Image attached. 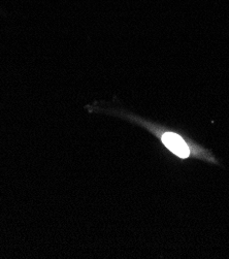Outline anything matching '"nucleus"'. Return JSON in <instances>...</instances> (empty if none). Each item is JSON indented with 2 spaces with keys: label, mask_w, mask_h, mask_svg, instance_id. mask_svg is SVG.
<instances>
[{
  "label": "nucleus",
  "mask_w": 229,
  "mask_h": 259,
  "mask_svg": "<svg viewBox=\"0 0 229 259\" xmlns=\"http://www.w3.org/2000/svg\"><path fill=\"white\" fill-rule=\"evenodd\" d=\"M162 141L164 143V145L170 150L172 151L177 156H180L182 158L187 157L189 155V149L186 146V144L183 142V140L177 137L174 134H165L162 137Z\"/></svg>",
  "instance_id": "nucleus-1"
}]
</instances>
